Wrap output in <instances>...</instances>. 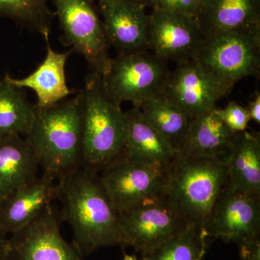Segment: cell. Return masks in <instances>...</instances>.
I'll return each mask as SVG.
<instances>
[{
	"label": "cell",
	"instance_id": "1",
	"mask_svg": "<svg viewBox=\"0 0 260 260\" xmlns=\"http://www.w3.org/2000/svg\"><path fill=\"white\" fill-rule=\"evenodd\" d=\"M56 200L73 230L72 244L83 257L102 248L121 246L119 215L99 173L80 167L58 179Z\"/></svg>",
	"mask_w": 260,
	"mask_h": 260
},
{
	"label": "cell",
	"instance_id": "2",
	"mask_svg": "<svg viewBox=\"0 0 260 260\" xmlns=\"http://www.w3.org/2000/svg\"><path fill=\"white\" fill-rule=\"evenodd\" d=\"M82 100L80 93L51 107H35L24 136L44 175L57 181L81 167Z\"/></svg>",
	"mask_w": 260,
	"mask_h": 260
},
{
	"label": "cell",
	"instance_id": "3",
	"mask_svg": "<svg viewBox=\"0 0 260 260\" xmlns=\"http://www.w3.org/2000/svg\"><path fill=\"white\" fill-rule=\"evenodd\" d=\"M82 100L81 167L100 173L120 158L127 136V119L121 104L108 94L102 76L90 72Z\"/></svg>",
	"mask_w": 260,
	"mask_h": 260
},
{
	"label": "cell",
	"instance_id": "4",
	"mask_svg": "<svg viewBox=\"0 0 260 260\" xmlns=\"http://www.w3.org/2000/svg\"><path fill=\"white\" fill-rule=\"evenodd\" d=\"M229 184L226 160L177 155L164 191L188 223L204 229L217 198Z\"/></svg>",
	"mask_w": 260,
	"mask_h": 260
},
{
	"label": "cell",
	"instance_id": "5",
	"mask_svg": "<svg viewBox=\"0 0 260 260\" xmlns=\"http://www.w3.org/2000/svg\"><path fill=\"white\" fill-rule=\"evenodd\" d=\"M194 59L219 81L234 88L259 74L260 24L205 35Z\"/></svg>",
	"mask_w": 260,
	"mask_h": 260
},
{
	"label": "cell",
	"instance_id": "6",
	"mask_svg": "<svg viewBox=\"0 0 260 260\" xmlns=\"http://www.w3.org/2000/svg\"><path fill=\"white\" fill-rule=\"evenodd\" d=\"M167 62L148 50L118 54L102 75L103 84L116 102L140 107L164 92L171 72Z\"/></svg>",
	"mask_w": 260,
	"mask_h": 260
},
{
	"label": "cell",
	"instance_id": "7",
	"mask_svg": "<svg viewBox=\"0 0 260 260\" xmlns=\"http://www.w3.org/2000/svg\"><path fill=\"white\" fill-rule=\"evenodd\" d=\"M118 215L121 246H132L142 256L189 225L164 191Z\"/></svg>",
	"mask_w": 260,
	"mask_h": 260
},
{
	"label": "cell",
	"instance_id": "8",
	"mask_svg": "<svg viewBox=\"0 0 260 260\" xmlns=\"http://www.w3.org/2000/svg\"><path fill=\"white\" fill-rule=\"evenodd\" d=\"M66 47L81 54L90 72L102 76L110 62L109 42L91 0H51Z\"/></svg>",
	"mask_w": 260,
	"mask_h": 260
},
{
	"label": "cell",
	"instance_id": "9",
	"mask_svg": "<svg viewBox=\"0 0 260 260\" xmlns=\"http://www.w3.org/2000/svg\"><path fill=\"white\" fill-rule=\"evenodd\" d=\"M169 167L142 164L120 157L104 168L99 178L119 214L164 191Z\"/></svg>",
	"mask_w": 260,
	"mask_h": 260
},
{
	"label": "cell",
	"instance_id": "10",
	"mask_svg": "<svg viewBox=\"0 0 260 260\" xmlns=\"http://www.w3.org/2000/svg\"><path fill=\"white\" fill-rule=\"evenodd\" d=\"M204 232L207 237L238 245L259 239L260 196L237 190L228 184L213 205Z\"/></svg>",
	"mask_w": 260,
	"mask_h": 260
},
{
	"label": "cell",
	"instance_id": "11",
	"mask_svg": "<svg viewBox=\"0 0 260 260\" xmlns=\"http://www.w3.org/2000/svg\"><path fill=\"white\" fill-rule=\"evenodd\" d=\"M7 260H83L64 240L60 218L51 205L37 218L8 237Z\"/></svg>",
	"mask_w": 260,
	"mask_h": 260
},
{
	"label": "cell",
	"instance_id": "12",
	"mask_svg": "<svg viewBox=\"0 0 260 260\" xmlns=\"http://www.w3.org/2000/svg\"><path fill=\"white\" fill-rule=\"evenodd\" d=\"M205 34L198 18L153 8L148 15V48L166 61L194 59Z\"/></svg>",
	"mask_w": 260,
	"mask_h": 260
},
{
	"label": "cell",
	"instance_id": "13",
	"mask_svg": "<svg viewBox=\"0 0 260 260\" xmlns=\"http://www.w3.org/2000/svg\"><path fill=\"white\" fill-rule=\"evenodd\" d=\"M232 87L219 81L195 59L177 63L170 72L162 95L190 119L217 107Z\"/></svg>",
	"mask_w": 260,
	"mask_h": 260
},
{
	"label": "cell",
	"instance_id": "14",
	"mask_svg": "<svg viewBox=\"0 0 260 260\" xmlns=\"http://www.w3.org/2000/svg\"><path fill=\"white\" fill-rule=\"evenodd\" d=\"M109 45L118 54L148 50L146 4L126 0H97Z\"/></svg>",
	"mask_w": 260,
	"mask_h": 260
},
{
	"label": "cell",
	"instance_id": "15",
	"mask_svg": "<svg viewBox=\"0 0 260 260\" xmlns=\"http://www.w3.org/2000/svg\"><path fill=\"white\" fill-rule=\"evenodd\" d=\"M56 198V181L42 174L12 193L0 205V231L11 235L37 218Z\"/></svg>",
	"mask_w": 260,
	"mask_h": 260
},
{
	"label": "cell",
	"instance_id": "16",
	"mask_svg": "<svg viewBox=\"0 0 260 260\" xmlns=\"http://www.w3.org/2000/svg\"><path fill=\"white\" fill-rule=\"evenodd\" d=\"M47 54L41 64L28 76L13 78L6 74L7 78L15 86L29 88L36 93L37 102L35 107L46 108L62 102L74 91L67 83V60L73 50L59 53L51 48L49 38L45 39Z\"/></svg>",
	"mask_w": 260,
	"mask_h": 260
},
{
	"label": "cell",
	"instance_id": "17",
	"mask_svg": "<svg viewBox=\"0 0 260 260\" xmlns=\"http://www.w3.org/2000/svg\"><path fill=\"white\" fill-rule=\"evenodd\" d=\"M235 135L222 120L218 108H215L191 119L187 135L178 155L226 160Z\"/></svg>",
	"mask_w": 260,
	"mask_h": 260
},
{
	"label": "cell",
	"instance_id": "18",
	"mask_svg": "<svg viewBox=\"0 0 260 260\" xmlns=\"http://www.w3.org/2000/svg\"><path fill=\"white\" fill-rule=\"evenodd\" d=\"M127 136L121 157L133 161L169 167L178 152L145 119L139 107L125 112Z\"/></svg>",
	"mask_w": 260,
	"mask_h": 260
},
{
	"label": "cell",
	"instance_id": "19",
	"mask_svg": "<svg viewBox=\"0 0 260 260\" xmlns=\"http://www.w3.org/2000/svg\"><path fill=\"white\" fill-rule=\"evenodd\" d=\"M39 160L23 136L0 139V200L38 177Z\"/></svg>",
	"mask_w": 260,
	"mask_h": 260
},
{
	"label": "cell",
	"instance_id": "20",
	"mask_svg": "<svg viewBox=\"0 0 260 260\" xmlns=\"http://www.w3.org/2000/svg\"><path fill=\"white\" fill-rule=\"evenodd\" d=\"M229 185L260 196V138L257 133H236L226 159Z\"/></svg>",
	"mask_w": 260,
	"mask_h": 260
},
{
	"label": "cell",
	"instance_id": "21",
	"mask_svg": "<svg viewBox=\"0 0 260 260\" xmlns=\"http://www.w3.org/2000/svg\"><path fill=\"white\" fill-rule=\"evenodd\" d=\"M198 18L205 35L257 25L259 0H207Z\"/></svg>",
	"mask_w": 260,
	"mask_h": 260
},
{
	"label": "cell",
	"instance_id": "22",
	"mask_svg": "<svg viewBox=\"0 0 260 260\" xmlns=\"http://www.w3.org/2000/svg\"><path fill=\"white\" fill-rule=\"evenodd\" d=\"M139 108L149 124L179 151L187 135L190 118L162 94L147 99Z\"/></svg>",
	"mask_w": 260,
	"mask_h": 260
},
{
	"label": "cell",
	"instance_id": "23",
	"mask_svg": "<svg viewBox=\"0 0 260 260\" xmlns=\"http://www.w3.org/2000/svg\"><path fill=\"white\" fill-rule=\"evenodd\" d=\"M35 105L28 102L23 88L13 85L6 75L0 79V139L25 136L31 125Z\"/></svg>",
	"mask_w": 260,
	"mask_h": 260
},
{
	"label": "cell",
	"instance_id": "24",
	"mask_svg": "<svg viewBox=\"0 0 260 260\" xmlns=\"http://www.w3.org/2000/svg\"><path fill=\"white\" fill-rule=\"evenodd\" d=\"M54 16L47 0H0V17L40 34L44 39L49 38Z\"/></svg>",
	"mask_w": 260,
	"mask_h": 260
},
{
	"label": "cell",
	"instance_id": "25",
	"mask_svg": "<svg viewBox=\"0 0 260 260\" xmlns=\"http://www.w3.org/2000/svg\"><path fill=\"white\" fill-rule=\"evenodd\" d=\"M206 238L203 228L189 224L142 256V260H202L206 253Z\"/></svg>",
	"mask_w": 260,
	"mask_h": 260
},
{
	"label": "cell",
	"instance_id": "26",
	"mask_svg": "<svg viewBox=\"0 0 260 260\" xmlns=\"http://www.w3.org/2000/svg\"><path fill=\"white\" fill-rule=\"evenodd\" d=\"M220 118L229 129L234 133L246 131L250 116L246 107L236 102H230L223 109H219Z\"/></svg>",
	"mask_w": 260,
	"mask_h": 260
},
{
	"label": "cell",
	"instance_id": "27",
	"mask_svg": "<svg viewBox=\"0 0 260 260\" xmlns=\"http://www.w3.org/2000/svg\"><path fill=\"white\" fill-rule=\"evenodd\" d=\"M148 4L152 5L153 8H157L191 15L198 18L202 9L200 0H148Z\"/></svg>",
	"mask_w": 260,
	"mask_h": 260
},
{
	"label": "cell",
	"instance_id": "28",
	"mask_svg": "<svg viewBox=\"0 0 260 260\" xmlns=\"http://www.w3.org/2000/svg\"><path fill=\"white\" fill-rule=\"evenodd\" d=\"M239 246L240 260H260V239L243 243Z\"/></svg>",
	"mask_w": 260,
	"mask_h": 260
},
{
	"label": "cell",
	"instance_id": "29",
	"mask_svg": "<svg viewBox=\"0 0 260 260\" xmlns=\"http://www.w3.org/2000/svg\"><path fill=\"white\" fill-rule=\"evenodd\" d=\"M248 113L250 116L251 120L255 121L257 124L260 123V94L256 91L252 99L249 102V105L246 107Z\"/></svg>",
	"mask_w": 260,
	"mask_h": 260
},
{
	"label": "cell",
	"instance_id": "30",
	"mask_svg": "<svg viewBox=\"0 0 260 260\" xmlns=\"http://www.w3.org/2000/svg\"><path fill=\"white\" fill-rule=\"evenodd\" d=\"M8 237L0 231V260L8 259Z\"/></svg>",
	"mask_w": 260,
	"mask_h": 260
},
{
	"label": "cell",
	"instance_id": "31",
	"mask_svg": "<svg viewBox=\"0 0 260 260\" xmlns=\"http://www.w3.org/2000/svg\"><path fill=\"white\" fill-rule=\"evenodd\" d=\"M123 260H138L136 256L135 255H128V254L124 253V259Z\"/></svg>",
	"mask_w": 260,
	"mask_h": 260
},
{
	"label": "cell",
	"instance_id": "32",
	"mask_svg": "<svg viewBox=\"0 0 260 260\" xmlns=\"http://www.w3.org/2000/svg\"><path fill=\"white\" fill-rule=\"evenodd\" d=\"M126 1L134 2V3H143L148 5V0H126Z\"/></svg>",
	"mask_w": 260,
	"mask_h": 260
},
{
	"label": "cell",
	"instance_id": "33",
	"mask_svg": "<svg viewBox=\"0 0 260 260\" xmlns=\"http://www.w3.org/2000/svg\"><path fill=\"white\" fill-rule=\"evenodd\" d=\"M200 3H201L202 6H203V5L204 4V3H205V2L207 1V0H200Z\"/></svg>",
	"mask_w": 260,
	"mask_h": 260
},
{
	"label": "cell",
	"instance_id": "34",
	"mask_svg": "<svg viewBox=\"0 0 260 260\" xmlns=\"http://www.w3.org/2000/svg\"><path fill=\"white\" fill-rule=\"evenodd\" d=\"M2 201L1 200H0V205H1Z\"/></svg>",
	"mask_w": 260,
	"mask_h": 260
},
{
	"label": "cell",
	"instance_id": "35",
	"mask_svg": "<svg viewBox=\"0 0 260 260\" xmlns=\"http://www.w3.org/2000/svg\"><path fill=\"white\" fill-rule=\"evenodd\" d=\"M91 1H93V0H91Z\"/></svg>",
	"mask_w": 260,
	"mask_h": 260
}]
</instances>
